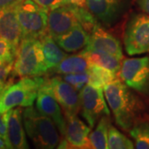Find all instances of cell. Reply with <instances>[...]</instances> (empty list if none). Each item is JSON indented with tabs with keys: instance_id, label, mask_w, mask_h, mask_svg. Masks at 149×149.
Masks as SVG:
<instances>
[{
	"instance_id": "cell-1",
	"label": "cell",
	"mask_w": 149,
	"mask_h": 149,
	"mask_svg": "<svg viewBox=\"0 0 149 149\" xmlns=\"http://www.w3.org/2000/svg\"><path fill=\"white\" fill-rule=\"evenodd\" d=\"M107 103L115 122L120 128L129 131L140 120L149 118L140 94L117 78L104 88Z\"/></svg>"
},
{
	"instance_id": "cell-2",
	"label": "cell",
	"mask_w": 149,
	"mask_h": 149,
	"mask_svg": "<svg viewBox=\"0 0 149 149\" xmlns=\"http://www.w3.org/2000/svg\"><path fill=\"white\" fill-rule=\"evenodd\" d=\"M22 119L27 136L37 148H57L62 139L51 118L30 106L22 111Z\"/></svg>"
},
{
	"instance_id": "cell-3",
	"label": "cell",
	"mask_w": 149,
	"mask_h": 149,
	"mask_svg": "<svg viewBox=\"0 0 149 149\" xmlns=\"http://www.w3.org/2000/svg\"><path fill=\"white\" fill-rule=\"evenodd\" d=\"M13 78L0 92V113H6L16 107L32 106L39 90L47 80L42 75L25 76L12 83Z\"/></svg>"
},
{
	"instance_id": "cell-4",
	"label": "cell",
	"mask_w": 149,
	"mask_h": 149,
	"mask_svg": "<svg viewBox=\"0 0 149 149\" xmlns=\"http://www.w3.org/2000/svg\"><path fill=\"white\" fill-rule=\"evenodd\" d=\"M47 72L41 40L22 38L13 65V76H37Z\"/></svg>"
},
{
	"instance_id": "cell-5",
	"label": "cell",
	"mask_w": 149,
	"mask_h": 149,
	"mask_svg": "<svg viewBox=\"0 0 149 149\" xmlns=\"http://www.w3.org/2000/svg\"><path fill=\"white\" fill-rule=\"evenodd\" d=\"M17 16L22 30V38L41 39L48 33V10L32 0H24L16 7Z\"/></svg>"
},
{
	"instance_id": "cell-6",
	"label": "cell",
	"mask_w": 149,
	"mask_h": 149,
	"mask_svg": "<svg viewBox=\"0 0 149 149\" xmlns=\"http://www.w3.org/2000/svg\"><path fill=\"white\" fill-rule=\"evenodd\" d=\"M123 43L129 56L149 53V15H131L124 29Z\"/></svg>"
},
{
	"instance_id": "cell-7",
	"label": "cell",
	"mask_w": 149,
	"mask_h": 149,
	"mask_svg": "<svg viewBox=\"0 0 149 149\" xmlns=\"http://www.w3.org/2000/svg\"><path fill=\"white\" fill-rule=\"evenodd\" d=\"M118 77L141 95L149 97V56L124 59Z\"/></svg>"
},
{
	"instance_id": "cell-8",
	"label": "cell",
	"mask_w": 149,
	"mask_h": 149,
	"mask_svg": "<svg viewBox=\"0 0 149 149\" xmlns=\"http://www.w3.org/2000/svg\"><path fill=\"white\" fill-rule=\"evenodd\" d=\"M103 89L87 84L79 92L80 98V113L91 128L95 127L103 116H110Z\"/></svg>"
},
{
	"instance_id": "cell-9",
	"label": "cell",
	"mask_w": 149,
	"mask_h": 149,
	"mask_svg": "<svg viewBox=\"0 0 149 149\" xmlns=\"http://www.w3.org/2000/svg\"><path fill=\"white\" fill-rule=\"evenodd\" d=\"M128 0H86V8L102 25L111 27L120 20Z\"/></svg>"
},
{
	"instance_id": "cell-10",
	"label": "cell",
	"mask_w": 149,
	"mask_h": 149,
	"mask_svg": "<svg viewBox=\"0 0 149 149\" xmlns=\"http://www.w3.org/2000/svg\"><path fill=\"white\" fill-rule=\"evenodd\" d=\"M36 108L53 120L61 135L64 137L66 131V119L61 109V107L54 96L48 78L39 90L36 100Z\"/></svg>"
},
{
	"instance_id": "cell-11",
	"label": "cell",
	"mask_w": 149,
	"mask_h": 149,
	"mask_svg": "<svg viewBox=\"0 0 149 149\" xmlns=\"http://www.w3.org/2000/svg\"><path fill=\"white\" fill-rule=\"evenodd\" d=\"M53 95L61 105L65 117L78 115L80 111V93L61 76L48 79Z\"/></svg>"
},
{
	"instance_id": "cell-12",
	"label": "cell",
	"mask_w": 149,
	"mask_h": 149,
	"mask_svg": "<svg viewBox=\"0 0 149 149\" xmlns=\"http://www.w3.org/2000/svg\"><path fill=\"white\" fill-rule=\"evenodd\" d=\"M66 131L57 148H91L89 136L91 128L78 118V115L65 118Z\"/></svg>"
},
{
	"instance_id": "cell-13",
	"label": "cell",
	"mask_w": 149,
	"mask_h": 149,
	"mask_svg": "<svg viewBox=\"0 0 149 149\" xmlns=\"http://www.w3.org/2000/svg\"><path fill=\"white\" fill-rule=\"evenodd\" d=\"M101 23L97 22L90 32V42L85 51H99L111 54L118 58L123 59L122 45L117 37L102 27Z\"/></svg>"
},
{
	"instance_id": "cell-14",
	"label": "cell",
	"mask_w": 149,
	"mask_h": 149,
	"mask_svg": "<svg viewBox=\"0 0 149 149\" xmlns=\"http://www.w3.org/2000/svg\"><path fill=\"white\" fill-rule=\"evenodd\" d=\"M0 37L9 43L17 53L22 40V30L17 16L16 8L0 11Z\"/></svg>"
},
{
	"instance_id": "cell-15",
	"label": "cell",
	"mask_w": 149,
	"mask_h": 149,
	"mask_svg": "<svg viewBox=\"0 0 149 149\" xmlns=\"http://www.w3.org/2000/svg\"><path fill=\"white\" fill-rule=\"evenodd\" d=\"M22 109L20 107L12 109L8 116V138L11 148H29L26 137V130L22 119Z\"/></svg>"
},
{
	"instance_id": "cell-16",
	"label": "cell",
	"mask_w": 149,
	"mask_h": 149,
	"mask_svg": "<svg viewBox=\"0 0 149 149\" xmlns=\"http://www.w3.org/2000/svg\"><path fill=\"white\" fill-rule=\"evenodd\" d=\"M59 47L67 53H75L84 50L90 42V33L82 25H77L70 32L54 39Z\"/></svg>"
},
{
	"instance_id": "cell-17",
	"label": "cell",
	"mask_w": 149,
	"mask_h": 149,
	"mask_svg": "<svg viewBox=\"0 0 149 149\" xmlns=\"http://www.w3.org/2000/svg\"><path fill=\"white\" fill-rule=\"evenodd\" d=\"M91 66V62L84 54L68 55L55 68L50 70L51 73L57 74H74L87 71Z\"/></svg>"
},
{
	"instance_id": "cell-18",
	"label": "cell",
	"mask_w": 149,
	"mask_h": 149,
	"mask_svg": "<svg viewBox=\"0 0 149 149\" xmlns=\"http://www.w3.org/2000/svg\"><path fill=\"white\" fill-rule=\"evenodd\" d=\"M40 40L42 47L45 63L48 71H50L56 65H58L68 56V54L59 47L53 37L48 33Z\"/></svg>"
},
{
	"instance_id": "cell-19",
	"label": "cell",
	"mask_w": 149,
	"mask_h": 149,
	"mask_svg": "<svg viewBox=\"0 0 149 149\" xmlns=\"http://www.w3.org/2000/svg\"><path fill=\"white\" fill-rule=\"evenodd\" d=\"M80 52L85 55L89 60V61L91 62V64L100 65L111 70L115 74H118L121 68L123 60L118 58L117 56L99 51L82 50Z\"/></svg>"
},
{
	"instance_id": "cell-20",
	"label": "cell",
	"mask_w": 149,
	"mask_h": 149,
	"mask_svg": "<svg viewBox=\"0 0 149 149\" xmlns=\"http://www.w3.org/2000/svg\"><path fill=\"white\" fill-rule=\"evenodd\" d=\"M110 125H111L110 116H103L98 121L95 129L91 132L89 136L91 148H109L108 138H109V128Z\"/></svg>"
},
{
	"instance_id": "cell-21",
	"label": "cell",
	"mask_w": 149,
	"mask_h": 149,
	"mask_svg": "<svg viewBox=\"0 0 149 149\" xmlns=\"http://www.w3.org/2000/svg\"><path fill=\"white\" fill-rule=\"evenodd\" d=\"M87 71L89 74L88 84L103 90L107 85L110 84L118 78L117 74L97 65L91 64V66Z\"/></svg>"
},
{
	"instance_id": "cell-22",
	"label": "cell",
	"mask_w": 149,
	"mask_h": 149,
	"mask_svg": "<svg viewBox=\"0 0 149 149\" xmlns=\"http://www.w3.org/2000/svg\"><path fill=\"white\" fill-rule=\"evenodd\" d=\"M128 132L134 140L135 148L149 149V118L136 123Z\"/></svg>"
},
{
	"instance_id": "cell-23",
	"label": "cell",
	"mask_w": 149,
	"mask_h": 149,
	"mask_svg": "<svg viewBox=\"0 0 149 149\" xmlns=\"http://www.w3.org/2000/svg\"><path fill=\"white\" fill-rule=\"evenodd\" d=\"M108 146L110 149H133L135 145L133 142L113 125L109 128Z\"/></svg>"
},
{
	"instance_id": "cell-24",
	"label": "cell",
	"mask_w": 149,
	"mask_h": 149,
	"mask_svg": "<svg viewBox=\"0 0 149 149\" xmlns=\"http://www.w3.org/2000/svg\"><path fill=\"white\" fill-rule=\"evenodd\" d=\"M61 77L65 80L70 85H72L78 92H80L85 85L89 83V74L88 71L74 74H61Z\"/></svg>"
},
{
	"instance_id": "cell-25",
	"label": "cell",
	"mask_w": 149,
	"mask_h": 149,
	"mask_svg": "<svg viewBox=\"0 0 149 149\" xmlns=\"http://www.w3.org/2000/svg\"><path fill=\"white\" fill-rule=\"evenodd\" d=\"M17 52L9 43L0 37V62L15 61Z\"/></svg>"
},
{
	"instance_id": "cell-26",
	"label": "cell",
	"mask_w": 149,
	"mask_h": 149,
	"mask_svg": "<svg viewBox=\"0 0 149 149\" xmlns=\"http://www.w3.org/2000/svg\"><path fill=\"white\" fill-rule=\"evenodd\" d=\"M14 61L0 62V84L6 85L8 82V77L13 70Z\"/></svg>"
},
{
	"instance_id": "cell-27",
	"label": "cell",
	"mask_w": 149,
	"mask_h": 149,
	"mask_svg": "<svg viewBox=\"0 0 149 149\" xmlns=\"http://www.w3.org/2000/svg\"><path fill=\"white\" fill-rule=\"evenodd\" d=\"M4 87H3V88H4ZM3 88L0 89V92L3 90ZM8 112L0 113V137L5 139L7 143L9 144L8 138Z\"/></svg>"
},
{
	"instance_id": "cell-28",
	"label": "cell",
	"mask_w": 149,
	"mask_h": 149,
	"mask_svg": "<svg viewBox=\"0 0 149 149\" xmlns=\"http://www.w3.org/2000/svg\"><path fill=\"white\" fill-rule=\"evenodd\" d=\"M32 1H34L38 5L48 11L65 4L63 0H32Z\"/></svg>"
},
{
	"instance_id": "cell-29",
	"label": "cell",
	"mask_w": 149,
	"mask_h": 149,
	"mask_svg": "<svg viewBox=\"0 0 149 149\" xmlns=\"http://www.w3.org/2000/svg\"><path fill=\"white\" fill-rule=\"evenodd\" d=\"M24 0H0V11L16 8Z\"/></svg>"
},
{
	"instance_id": "cell-30",
	"label": "cell",
	"mask_w": 149,
	"mask_h": 149,
	"mask_svg": "<svg viewBox=\"0 0 149 149\" xmlns=\"http://www.w3.org/2000/svg\"><path fill=\"white\" fill-rule=\"evenodd\" d=\"M139 8L144 13L149 15V0H136Z\"/></svg>"
},
{
	"instance_id": "cell-31",
	"label": "cell",
	"mask_w": 149,
	"mask_h": 149,
	"mask_svg": "<svg viewBox=\"0 0 149 149\" xmlns=\"http://www.w3.org/2000/svg\"><path fill=\"white\" fill-rule=\"evenodd\" d=\"M65 4L86 8V0H63Z\"/></svg>"
},
{
	"instance_id": "cell-32",
	"label": "cell",
	"mask_w": 149,
	"mask_h": 149,
	"mask_svg": "<svg viewBox=\"0 0 149 149\" xmlns=\"http://www.w3.org/2000/svg\"><path fill=\"white\" fill-rule=\"evenodd\" d=\"M11 148L10 145L7 143L5 139H3L2 137H0V149Z\"/></svg>"
},
{
	"instance_id": "cell-33",
	"label": "cell",
	"mask_w": 149,
	"mask_h": 149,
	"mask_svg": "<svg viewBox=\"0 0 149 149\" xmlns=\"http://www.w3.org/2000/svg\"><path fill=\"white\" fill-rule=\"evenodd\" d=\"M8 81H9V80H8ZM8 83H7L6 85H1V84H0V89H1V88H3V87H4L5 85H8Z\"/></svg>"
}]
</instances>
